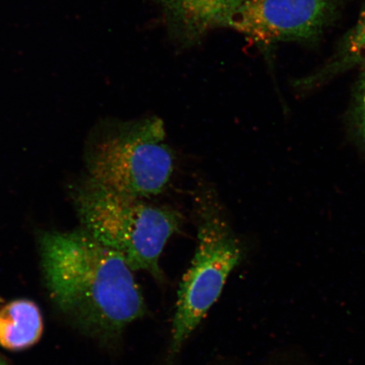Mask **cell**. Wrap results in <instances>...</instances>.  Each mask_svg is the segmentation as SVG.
<instances>
[{"label":"cell","instance_id":"1","mask_svg":"<svg viewBox=\"0 0 365 365\" xmlns=\"http://www.w3.org/2000/svg\"><path fill=\"white\" fill-rule=\"evenodd\" d=\"M46 285L54 303L82 327L115 344L148 312L133 270L123 255L83 228L38 235Z\"/></svg>","mask_w":365,"mask_h":365},{"label":"cell","instance_id":"2","mask_svg":"<svg viewBox=\"0 0 365 365\" xmlns=\"http://www.w3.org/2000/svg\"><path fill=\"white\" fill-rule=\"evenodd\" d=\"M74 198L83 230L122 255L134 272H147L163 282L160 258L180 230L179 212L118 193L91 177L76 187Z\"/></svg>","mask_w":365,"mask_h":365},{"label":"cell","instance_id":"3","mask_svg":"<svg viewBox=\"0 0 365 365\" xmlns=\"http://www.w3.org/2000/svg\"><path fill=\"white\" fill-rule=\"evenodd\" d=\"M90 177L118 193L143 199L162 193L175 170L165 125L152 116L111 122L95 136L88 154Z\"/></svg>","mask_w":365,"mask_h":365},{"label":"cell","instance_id":"4","mask_svg":"<svg viewBox=\"0 0 365 365\" xmlns=\"http://www.w3.org/2000/svg\"><path fill=\"white\" fill-rule=\"evenodd\" d=\"M197 247L180 284L173 317L168 365L220 297L243 249L217 202H200Z\"/></svg>","mask_w":365,"mask_h":365},{"label":"cell","instance_id":"5","mask_svg":"<svg viewBox=\"0 0 365 365\" xmlns=\"http://www.w3.org/2000/svg\"><path fill=\"white\" fill-rule=\"evenodd\" d=\"M346 0H244L228 27L267 48L316 41L339 15Z\"/></svg>","mask_w":365,"mask_h":365},{"label":"cell","instance_id":"6","mask_svg":"<svg viewBox=\"0 0 365 365\" xmlns=\"http://www.w3.org/2000/svg\"><path fill=\"white\" fill-rule=\"evenodd\" d=\"M168 33L182 47H191L218 27H228L244 0H153Z\"/></svg>","mask_w":365,"mask_h":365},{"label":"cell","instance_id":"7","mask_svg":"<svg viewBox=\"0 0 365 365\" xmlns=\"http://www.w3.org/2000/svg\"><path fill=\"white\" fill-rule=\"evenodd\" d=\"M42 313L34 301L13 300L0 308V346L10 351L31 348L42 336Z\"/></svg>","mask_w":365,"mask_h":365},{"label":"cell","instance_id":"8","mask_svg":"<svg viewBox=\"0 0 365 365\" xmlns=\"http://www.w3.org/2000/svg\"><path fill=\"white\" fill-rule=\"evenodd\" d=\"M357 67H365V6L330 61L321 70L297 82V85L312 88Z\"/></svg>","mask_w":365,"mask_h":365},{"label":"cell","instance_id":"9","mask_svg":"<svg viewBox=\"0 0 365 365\" xmlns=\"http://www.w3.org/2000/svg\"><path fill=\"white\" fill-rule=\"evenodd\" d=\"M354 118L359 133L365 143V67L358 81L355 93Z\"/></svg>","mask_w":365,"mask_h":365},{"label":"cell","instance_id":"10","mask_svg":"<svg viewBox=\"0 0 365 365\" xmlns=\"http://www.w3.org/2000/svg\"><path fill=\"white\" fill-rule=\"evenodd\" d=\"M0 365H9L4 360L0 359Z\"/></svg>","mask_w":365,"mask_h":365},{"label":"cell","instance_id":"11","mask_svg":"<svg viewBox=\"0 0 365 365\" xmlns=\"http://www.w3.org/2000/svg\"><path fill=\"white\" fill-rule=\"evenodd\" d=\"M1 302H2V299H0V303H1Z\"/></svg>","mask_w":365,"mask_h":365}]
</instances>
